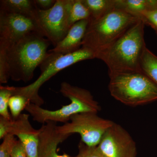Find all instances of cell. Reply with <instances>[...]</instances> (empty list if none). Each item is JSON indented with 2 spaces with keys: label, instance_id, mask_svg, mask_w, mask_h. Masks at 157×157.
Instances as JSON below:
<instances>
[{
  "label": "cell",
  "instance_id": "cell-8",
  "mask_svg": "<svg viewBox=\"0 0 157 157\" xmlns=\"http://www.w3.org/2000/svg\"><path fill=\"white\" fill-rule=\"evenodd\" d=\"M69 0H56L47 10H37L36 20L44 37L54 46L60 42L71 27L69 23Z\"/></svg>",
  "mask_w": 157,
  "mask_h": 157
},
{
  "label": "cell",
  "instance_id": "cell-24",
  "mask_svg": "<svg viewBox=\"0 0 157 157\" xmlns=\"http://www.w3.org/2000/svg\"><path fill=\"white\" fill-rule=\"evenodd\" d=\"M14 119L9 120L0 117V139L4 138L6 135L10 134Z\"/></svg>",
  "mask_w": 157,
  "mask_h": 157
},
{
  "label": "cell",
  "instance_id": "cell-14",
  "mask_svg": "<svg viewBox=\"0 0 157 157\" xmlns=\"http://www.w3.org/2000/svg\"><path fill=\"white\" fill-rule=\"evenodd\" d=\"M37 7L35 0H1L0 11L31 16L36 18Z\"/></svg>",
  "mask_w": 157,
  "mask_h": 157
},
{
  "label": "cell",
  "instance_id": "cell-11",
  "mask_svg": "<svg viewBox=\"0 0 157 157\" xmlns=\"http://www.w3.org/2000/svg\"><path fill=\"white\" fill-rule=\"evenodd\" d=\"M29 115L21 113L14 119L10 134L17 136L22 144L27 157H39V145L40 129L33 128L29 120Z\"/></svg>",
  "mask_w": 157,
  "mask_h": 157
},
{
  "label": "cell",
  "instance_id": "cell-9",
  "mask_svg": "<svg viewBox=\"0 0 157 157\" xmlns=\"http://www.w3.org/2000/svg\"><path fill=\"white\" fill-rule=\"evenodd\" d=\"M33 33L44 37L36 18L0 11V46H8Z\"/></svg>",
  "mask_w": 157,
  "mask_h": 157
},
{
  "label": "cell",
  "instance_id": "cell-19",
  "mask_svg": "<svg viewBox=\"0 0 157 157\" xmlns=\"http://www.w3.org/2000/svg\"><path fill=\"white\" fill-rule=\"evenodd\" d=\"M30 102L28 99L24 96L21 95H14L11 96L9 100V107L12 118L16 119L19 117L21 114V112L25 109Z\"/></svg>",
  "mask_w": 157,
  "mask_h": 157
},
{
  "label": "cell",
  "instance_id": "cell-6",
  "mask_svg": "<svg viewBox=\"0 0 157 157\" xmlns=\"http://www.w3.org/2000/svg\"><path fill=\"white\" fill-rule=\"evenodd\" d=\"M95 58V55L92 51L83 47L67 54L48 52L39 66L41 74L39 77L26 86H13V95L24 96L31 103L41 107L44 104V101L39 95V90L45 82L59 72L70 66L78 62Z\"/></svg>",
  "mask_w": 157,
  "mask_h": 157
},
{
  "label": "cell",
  "instance_id": "cell-18",
  "mask_svg": "<svg viewBox=\"0 0 157 157\" xmlns=\"http://www.w3.org/2000/svg\"><path fill=\"white\" fill-rule=\"evenodd\" d=\"M68 12L71 27L80 21L90 19L89 11L82 3V0H69Z\"/></svg>",
  "mask_w": 157,
  "mask_h": 157
},
{
  "label": "cell",
  "instance_id": "cell-20",
  "mask_svg": "<svg viewBox=\"0 0 157 157\" xmlns=\"http://www.w3.org/2000/svg\"><path fill=\"white\" fill-rule=\"evenodd\" d=\"M13 95V86H0V115L7 119H11L9 112V100Z\"/></svg>",
  "mask_w": 157,
  "mask_h": 157
},
{
  "label": "cell",
  "instance_id": "cell-2",
  "mask_svg": "<svg viewBox=\"0 0 157 157\" xmlns=\"http://www.w3.org/2000/svg\"><path fill=\"white\" fill-rule=\"evenodd\" d=\"M144 25L138 21L108 47L96 56L107 65L108 74L140 71V59L146 48Z\"/></svg>",
  "mask_w": 157,
  "mask_h": 157
},
{
  "label": "cell",
  "instance_id": "cell-10",
  "mask_svg": "<svg viewBox=\"0 0 157 157\" xmlns=\"http://www.w3.org/2000/svg\"><path fill=\"white\" fill-rule=\"evenodd\" d=\"M106 157H136L137 146L132 136L119 124L109 127L98 144Z\"/></svg>",
  "mask_w": 157,
  "mask_h": 157
},
{
  "label": "cell",
  "instance_id": "cell-13",
  "mask_svg": "<svg viewBox=\"0 0 157 157\" xmlns=\"http://www.w3.org/2000/svg\"><path fill=\"white\" fill-rule=\"evenodd\" d=\"M89 22L90 20H84L74 24L63 39L48 52L67 54L81 48Z\"/></svg>",
  "mask_w": 157,
  "mask_h": 157
},
{
  "label": "cell",
  "instance_id": "cell-22",
  "mask_svg": "<svg viewBox=\"0 0 157 157\" xmlns=\"http://www.w3.org/2000/svg\"><path fill=\"white\" fill-rule=\"evenodd\" d=\"M78 147V154L74 157H106L100 151L98 146H87L81 141Z\"/></svg>",
  "mask_w": 157,
  "mask_h": 157
},
{
  "label": "cell",
  "instance_id": "cell-1",
  "mask_svg": "<svg viewBox=\"0 0 157 157\" xmlns=\"http://www.w3.org/2000/svg\"><path fill=\"white\" fill-rule=\"evenodd\" d=\"M50 44L40 34H30L8 46H0V63L6 66L9 78L27 82L45 58Z\"/></svg>",
  "mask_w": 157,
  "mask_h": 157
},
{
  "label": "cell",
  "instance_id": "cell-16",
  "mask_svg": "<svg viewBox=\"0 0 157 157\" xmlns=\"http://www.w3.org/2000/svg\"><path fill=\"white\" fill-rule=\"evenodd\" d=\"M90 15V20L99 19L116 8L115 0H82Z\"/></svg>",
  "mask_w": 157,
  "mask_h": 157
},
{
  "label": "cell",
  "instance_id": "cell-25",
  "mask_svg": "<svg viewBox=\"0 0 157 157\" xmlns=\"http://www.w3.org/2000/svg\"><path fill=\"white\" fill-rule=\"evenodd\" d=\"M11 157H27L25 149L19 140H17L14 145Z\"/></svg>",
  "mask_w": 157,
  "mask_h": 157
},
{
  "label": "cell",
  "instance_id": "cell-21",
  "mask_svg": "<svg viewBox=\"0 0 157 157\" xmlns=\"http://www.w3.org/2000/svg\"><path fill=\"white\" fill-rule=\"evenodd\" d=\"M17 140L13 135H6L0 145V157H11L12 150Z\"/></svg>",
  "mask_w": 157,
  "mask_h": 157
},
{
  "label": "cell",
  "instance_id": "cell-7",
  "mask_svg": "<svg viewBox=\"0 0 157 157\" xmlns=\"http://www.w3.org/2000/svg\"><path fill=\"white\" fill-rule=\"evenodd\" d=\"M114 123L100 117L98 113L84 112L73 115L62 126H57L58 132L65 135L78 134L81 141L89 146H98L105 132Z\"/></svg>",
  "mask_w": 157,
  "mask_h": 157
},
{
  "label": "cell",
  "instance_id": "cell-3",
  "mask_svg": "<svg viewBox=\"0 0 157 157\" xmlns=\"http://www.w3.org/2000/svg\"><path fill=\"white\" fill-rule=\"evenodd\" d=\"M60 92L63 97L70 100V104L63 106L60 109L51 110L30 102L25 110L34 121L43 124L49 121L67 123L75 114L84 112L98 113L101 110L99 103L85 89L63 82L61 84Z\"/></svg>",
  "mask_w": 157,
  "mask_h": 157
},
{
  "label": "cell",
  "instance_id": "cell-17",
  "mask_svg": "<svg viewBox=\"0 0 157 157\" xmlns=\"http://www.w3.org/2000/svg\"><path fill=\"white\" fill-rule=\"evenodd\" d=\"M140 70L157 84V56L146 48L140 61Z\"/></svg>",
  "mask_w": 157,
  "mask_h": 157
},
{
  "label": "cell",
  "instance_id": "cell-23",
  "mask_svg": "<svg viewBox=\"0 0 157 157\" xmlns=\"http://www.w3.org/2000/svg\"><path fill=\"white\" fill-rule=\"evenodd\" d=\"M136 16L142 21L145 25L150 26L153 29L157 34V10L140 12Z\"/></svg>",
  "mask_w": 157,
  "mask_h": 157
},
{
  "label": "cell",
  "instance_id": "cell-5",
  "mask_svg": "<svg viewBox=\"0 0 157 157\" xmlns=\"http://www.w3.org/2000/svg\"><path fill=\"white\" fill-rule=\"evenodd\" d=\"M109 76L110 95L123 104L137 107L157 101V84L141 71Z\"/></svg>",
  "mask_w": 157,
  "mask_h": 157
},
{
  "label": "cell",
  "instance_id": "cell-12",
  "mask_svg": "<svg viewBox=\"0 0 157 157\" xmlns=\"http://www.w3.org/2000/svg\"><path fill=\"white\" fill-rule=\"evenodd\" d=\"M56 123L54 122H48L40 128L39 157H70L67 154L60 155L57 152L59 144L66 140L70 135L58 132Z\"/></svg>",
  "mask_w": 157,
  "mask_h": 157
},
{
  "label": "cell",
  "instance_id": "cell-4",
  "mask_svg": "<svg viewBox=\"0 0 157 157\" xmlns=\"http://www.w3.org/2000/svg\"><path fill=\"white\" fill-rule=\"evenodd\" d=\"M140 20L116 8L99 19L90 20L82 47L92 51L96 57Z\"/></svg>",
  "mask_w": 157,
  "mask_h": 157
},
{
  "label": "cell",
  "instance_id": "cell-26",
  "mask_svg": "<svg viewBox=\"0 0 157 157\" xmlns=\"http://www.w3.org/2000/svg\"><path fill=\"white\" fill-rule=\"evenodd\" d=\"M35 2L39 9L47 10L54 6L56 0H35Z\"/></svg>",
  "mask_w": 157,
  "mask_h": 157
},
{
  "label": "cell",
  "instance_id": "cell-15",
  "mask_svg": "<svg viewBox=\"0 0 157 157\" xmlns=\"http://www.w3.org/2000/svg\"><path fill=\"white\" fill-rule=\"evenodd\" d=\"M116 8L133 15L144 11L157 10V0H115Z\"/></svg>",
  "mask_w": 157,
  "mask_h": 157
}]
</instances>
